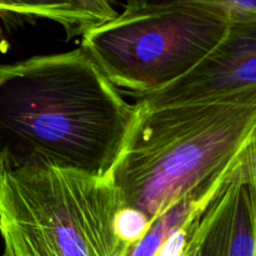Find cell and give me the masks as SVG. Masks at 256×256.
I'll return each instance as SVG.
<instances>
[{
    "instance_id": "obj_1",
    "label": "cell",
    "mask_w": 256,
    "mask_h": 256,
    "mask_svg": "<svg viewBox=\"0 0 256 256\" xmlns=\"http://www.w3.org/2000/svg\"><path fill=\"white\" fill-rule=\"evenodd\" d=\"M136 115L82 48L0 65L2 170L42 162L109 178Z\"/></svg>"
},
{
    "instance_id": "obj_2",
    "label": "cell",
    "mask_w": 256,
    "mask_h": 256,
    "mask_svg": "<svg viewBox=\"0 0 256 256\" xmlns=\"http://www.w3.org/2000/svg\"><path fill=\"white\" fill-rule=\"evenodd\" d=\"M138 115L112 178L125 210L149 224L232 174L256 139V89Z\"/></svg>"
},
{
    "instance_id": "obj_3",
    "label": "cell",
    "mask_w": 256,
    "mask_h": 256,
    "mask_svg": "<svg viewBox=\"0 0 256 256\" xmlns=\"http://www.w3.org/2000/svg\"><path fill=\"white\" fill-rule=\"evenodd\" d=\"M124 210L110 176L42 162L4 170L2 256H125Z\"/></svg>"
},
{
    "instance_id": "obj_4",
    "label": "cell",
    "mask_w": 256,
    "mask_h": 256,
    "mask_svg": "<svg viewBox=\"0 0 256 256\" xmlns=\"http://www.w3.org/2000/svg\"><path fill=\"white\" fill-rule=\"evenodd\" d=\"M229 20L209 0L130 2L122 14L82 36L102 74L132 96L189 74L225 36Z\"/></svg>"
},
{
    "instance_id": "obj_5",
    "label": "cell",
    "mask_w": 256,
    "mask_h": 256,
    "mask_svg": "<svg viewBox=\"0 0 256 256\" xmlns=\"http://www.w3.org/2000/svg\"><path fill=\"white\" fill-rule=\"evenodd\" d=\"M256 89V22H230L215 49L189 74L135 98L142 109L189 104Z\"/></svg>"
},
{
    "instance_id": "obj_6",
    "label": "cell",
    "mask_w": 256,
    "mask_h": 256,
    "mask_svg": "<svg viewBox=\"0 0 256 256\" xmlns=\"http://www.w3.org/2000/svg\"><path fill=\"white\" fill-rule=\"evenodd\" d=\"M195 256H256L254 148L194 219Z\"/></svg>"
},
{
    "instance_id": "obj_7",
    "label": "cell",
    "mask_w": 256,
    "mask_h": 256,
    "mask_svg": "<svg viewBox=\"0 0 256 256\" xmlns=\"http://www.w3.org/2000/svg\"><path fill=\"white\" fill-rule=\"evenodd\" d=\"M230 175L214 184L200 188L189 196L172 205L164 214L155 218L148 224L144 234L129 245L125 256H159L165 245L178 232L186 229L192 220L206 208Z\"/></svg>"
},
{
    "instance_id": "obj_8",
    "label": "cell",
    "mask_w": 256,
    "mask_h": 256,
    "mask_svg": "<svg viewBox=\"0 0 256 256\" xmlns=\"http://www.w3.org/2000/svg\"><path fill=\"white\" fill-rule=\"evenodd\" d=\"M10 14L24 18H44L59 22L68 39L88 34L118 15L108 2H0V15Z\"/></svg>"
},
{
    "instance_id": "obj_9",
    "label": "cell",
    "mask_w": 256,
    "mask_h": 256,
    "mask_svg": "<svg viewBox=\"0 0 256 256\" xmlns=\"http://www.w3.org/2000/svg\"><path fill=\"white\" fill-rule=\"evenodd\" d=\"M215 5L230 22H256L255 2L239 0H215Z\"/></svg>"
},
{
    "instance_id": "obj_10",
    "label": "cell",
    "mask_w": 256,
    "mask_h": 256,
    "mask_svg": "<svg viewBox=\"0 0 256 256\" xmlns=\"http://www.w3.org/2000/svg\"><path fill=\"white\" fill-rule=\"evenodd\" d=\"M2 174H4V170H2V162H0V182H2Z\"/></svg>"
},
{
    "instance_id": "obj_11",
    "label": "cell",
    "mask_w": 256,
    "mask_h": 256,
    "mask_svg": "<svg viewBox=\"0 0 256 256\" xmlns=\"http://www.w3.org/2000/svg\"><path fill=\"white\" fill-rule=\"evenodd\" d=\"M254 164L256 169V139H255V145H254Z\"/></svg>"
}]
</instances>
